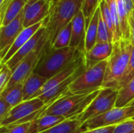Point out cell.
<instances>
[{
    "mask_svg": "<svg viewBox=\"0 0 134 133\" xmlns=\"http://www.w3.org/2000/svg\"><path fill=\"white\" fill-rule=\"evenodd\" d=\"M65 120L66 119L61 116L42 115L38 119L31 122L29 133H40L45 132Z\"/></svg>",
    "mask_w": 134,
    "mask_h": 133,
    "instance_id": "18",
    "label": "cell"
},
{
    "mask_svg": "<svg viewBox=\"0 0 134 133\" xmlns=\"http://www.w3.org/2000/svg\"><path fill=\"white\" fill-rule=\"evenodd\" d=\"M115 126H109V127H105V128L96 129L93 130H87V131H84L80 133H112L114 131Z\"/></svg>",
    "mask_w": 134,
    "mask_h": 133,
    "instance_id": "36",
    "label": "cell"
},
{
    "mask_svg": "<svg viewBox=\"0 0 134 133\" xmlns=\"http://www.w3.org/2000/svg\"><path fill=\"white\" fill-rule=\"evenodd\" d=\"M23 86L24 83H19L5 89L4 91L0 92V98L3 99L13 108L16 107L24 101Z\"/></svg>",
    "mask_w": 134,
    "mask_h": 133,
    "instance_id": "20",
    "label": "cell"
},
{
    "mask_svg": "<svg viewBox=\"0 0 134 133\" xmlns=\"http://www.w3.org/2000/svg\"><path fill=\"white\" fill-rule=\"evenodd\" d=\"M45 44L40 45L38 49H36L35 51L27 55L16 67V68L13 71L12 78L9 82L8 83L6 88L13 86L16 84L24 83V81L28 78V76H30L34 72L35 67L38 63L41 51Z\"/></svg>",
    "mask_w": 134,
    "mask_h": 133,
    "instance_id": "11",
    "label": "cell"
},
{
    "mask_svg": "<svg viewBox=\"0 0 134 133\" xmlns=\"http://www.w3.org/2000/svg\"><path fill=\"white\" fill-rule=\"evenodd\" d=\"M47 82V79L33 72L24 81L23 86V100H31L34 96L42 89Z\"/></svg>",
    "mask_w": 134,
    "mask_h": 133,
    "instance_id": "17",
    "label": "cell"
},
{
    "mask_svg": "<svg viewBox=\"0 0 134 133\" xmlns=\"http://www.w3.org/2000/svg\"><path fill=\"white\" fill-rule=\"evenodd\" d=\"M85 59H84V55L81 56L80 57H79L78 59H76L75 60H74L70 65H68L66 68H64L63 71H61L60 72H59L58 74H57L55 76H53V78H51L50 79L47 80V82L45 83V85L42 87V89L34 96V98H37L39 97L41 95L44 94L45 92L49 91L50 89H53L54 87H56L57 85H58L59 84H60L61 82H64L65 80H67L71 75H72L76 70L79 67V66L84 63Z\"/></svg>",
    "mask_w": 134,
    "mask_h": 133,
    "instance_id": "14",
    "label": "cell"
},
{
    "mask_svg": "<svg viewBox=\"0 0 134 133\" xmlns=\"http://www.w3.org/2000/svg\"><path fill=\"white\" fill-rule=\"evenodd\" d=\"M131 119H133V120H134V116H133V118H131Z\"/></svg>",
    "mask_w": 134,
    "mask_h": 133,
    "instance_id": "39",
    "label": "cell"
},
{
    "mask_svg": "<svg viewBox=\"0 0 134 133\" xmlns=\"http://www.w3.org/2000/svg\"><path fill=\"white\" fill-rule=\"evenodd\" d=\"M71 30L72 23L71 22L59 33L55 42L52 45V47L54 49H63L69 47L71 39Z\"/></svg>",
    "mask_w": 134,
    "mask_h": 133,
    "instance_id": "26",
    "label": "cell"
},
{
    "mask_svg": "<svg viewBox=\"0 0 134 133\" xmlns=\"http://www.w3.org/2000/svg\"><path fill=\"white\" fill-rule=\"evenodd\" d=\"M134 77V46L132 48V51H131V55H130V61H129V64L126 69V71L124 74V77L121 82L120 86H119V90L121 89H122L125 85H126L130 80Z\"/></svg>",
    "mask_w": 134,
    "mask_h": 133,
    "instance_id": "32",
    "label": "cell"
},
{
    "mask_svg": "<svg viewBox=\"0 0 134 133\" xmlns=\"http://www.w3.org/2000/svg\"><path fill=\"white\" fill-rule=\"evenodd\" d=\"M116 2H117L122 39L130 41V22H129V13L127 12L125 0H116Z\"/></svg>",
    "mask_w": 134,
    "mask_h": 133,
    "instance_id": "23",
    "label": "cell"
},
{
    "mask_svg": "<svg viewBox=\"0 0 134 133\" xmlns=\"http://www.w3.org/2000/svg\"><path fill=\"white\" fill-rule=\"evenodd\" d=\"M119 91L112 89H101L87 108L78 117L82 125L87 121L100 116L115 107Z\"/></svg>",
    "mask_w": 134,
    "mask_h": 133,
    "instance_id": "7",
    "label": "cell"
},
{
    "mask_svg": "<svg viewBox=\"0 0 134 133\" xmlns=\"http://www.w3.org/2000/svg\"><path fill=\"white\" fill-rule=\"evenodd\" d=\"M134 116V106L115 107L111 111L85 122L82 128L83 131L117 125Z\"/></svg>",
    "mask_w": 134,
    "mask_h": 133,
    "instance_id": "8",
    "label": "cell"
},
{
    "mask_svg": "<svg viewBox=\"0 0 134 133\" xmlns=\"http://www.w3.org/2000/svg\"><path fill=\"white\" fill-rule=\"evenodd\" d=\"M134 100V77L130 82L119 91L115 107H124Z\"/></svg>",
    "mask_w": 134,
    "mask_h": 133,
    "instance_id": "24",
    "label": "cell"
},
{
    "mask_svg": "<svg viewBox=\"0 0 134 133\" xmlns=\"http://www.w3.org/2000/svg\"><path fill=\"white\" fill-rule=\"evenodd\" d=\"M113 49V43L100 42L96 43L95 45L84 54L85 64L86 69L94 66L95 64L108 60Z\"/></svg>",
    "mask_w": 134,
    "mask_h": 133,
    "instance_id": "15",
    "label": "cell"
},
{
    "mask_svg": "<svg viewBox=\"0 0 134 133\" xmlns=\"http://www.w3.org/2000/svg\"><path fill=\"white\" fill-rule=\"evenodd\" d=\"M108 60L101 61L88 68L69 86L68 91L72 94H87L102 89Z\"/></svg>",
    "mask_w": 134,
    "mask_h": 133,
    "instance_id": "5",
    "label": "cell"
},
{
    "mask_svg": "<svg viewBox=\"0 0 134 133\" xmlns=\"http://www.w3.org/2000/svg\"><path fill=\"white\" fill-rule=\"evenodd\" d=\"M112 133H134V120L129 119L115 125Z\"/></svg>",
    "mask_w": 134,
    "mask_h": 133,
    "instance_id": "33",
    "label": "cell"
},
{
    "mask_svg": "<svg viewBox=\"0 0 134 133\" xmlns=\"http://www.w3.org/2000/svg\"><path fill=\"white\" fill-rule=\"evenodd\" d=\"M75 1L79 2H81V3H82V2H83V0H75Z\"/></svg>",
    "mask_w": 134,
    "mask_h": 133,
    "instance_id": "38",
    "label": "cell"
},
{
    "mask_svg": "<svg viewBox=\"0 0 134 133\" xmlns=\"http://www.w3.org/2000/svg\"><path fill=\"white\" fill-rule=\"evenodd\" d=\"M130 22V41L132 44V45L134 46V9L130 14L129 18Z\"/></svg>",
    "mask_w": 134,
    "mask_h": 133,
    "instance_id": "35",
    "label": "cell"
},
{
    "mask_svg": "<svg viewBox=\"0 0 134 133\" xmlns=\"http://www.w3.org/2000/svg\"><path fill=\"white\" fill-rule=\"evenodd\" d=\"M84 132L78 119H66L57 125L40 133H80Z\"/></svg>",
    "mask_w": 134,
    "mask_h": 133,
    "instance_id": "22",
    "label": "cell"
},
{
    "mask_svg": "<svg viewBox=\"0 0 134 133\" xmlns=\"http://www.w3.org/2000/svg\"><path fill=\"white\" fill-rule=\"evenodd\" d=\"M106 2L108 5L113 24H114V30H115V36H114V42L122 39V31L120 27V21H119V16L118 13V7H117V2L116 0H106Z\"/></svg>",
    "mask_w": 134,
    "mask_h": 133,
    "instance_id": "25",
    "label": "cell"
},
{
    "mask_svg": "<svg viewBox=\"0 0 134 133\" xmlns=\"http://www.w3.org/2000/svg\"><path fill=\"white\" fill-rule=\"evenodd\" d=\"M47 40L48 38H47V34H46V30L45 27V20H44V24L40 27V29L5 63L12 71H13L16 68V67L27 55H29L31 53L35 51L40 45L45 44L47 42Z\"/></svg>",
    "mask_w": 134,
    "mask_h": 133,
    "instance_id": "12",
    "label": "cell"
},
{
    "mask_svg": "<svg viewBox=\"0 0 134 133\" xmlns=\"http://www.w3.org/2000/svg\"><path fill=\"white\" fill-rule=\"evenodd\" d=\"M71 30V39L70 47L74 48L83 53H85V40L86 24L84 14L80 9L73 18Z\"/></svg>",
    "mask_w": 134,
    "mask_h": 133,
    "instance_id": "13",
    "label": "cell"
},
{
    "mask_svg": "<svg viewBox=\"0 0 134 133\" xmlns=\"http://www.w3.org/2000/svg\"><path fill=\"white\" fill-rule=\"evenodd\" d=\"M82 3L75 0H60L51 6L49 15L45 19L47 38L51 45L53 44L59 33L82 9Z\"/></svg>",
    "mask_w": 134,
    "mask_h": 133,
    "instance_id": "4",
    "label": "cell"
},
{
    "mask_svg": "<svg viewBox=\"0 0 134 133\" xmlns=\"http://www.w3.org/2000/svg\"><path fill=\"white\" fill-rule=\"evenodd\" d=\"M133 45L130 41L120 39L113 43V49L108 60L102 89L119 90L121 82L126 71Z\"/></svg>",
    "mask_w": 134,
    "mask_h": 133,
    "instance_id": "2",
    "label": "cell"
},
{
    "mask_svg": "<svg viewBox=\"0 0 134 133\" xmlns=\"http://www.w3.org/2000/svg\"><path fill=\"white\" fill-rule=\"evenodd\" d=\"M102 0H83L82 5V11L86 19V26L90 23L97 9L99 8Z\"/></svg>",
    "mask_w": 134,
    "mask_h": 133,
    "instance_id": "28",
    "label": "cell"
},
{
    "mask_svg": "<svg viewBox=\"0 0 134 133\" xmlns=\"http://www.w3.org/2000/svg\"><path fill=\"white\" fill-rule=\"evenodd\" d=\"M12 109L13 107L9 103H7L3 99L0 98V122L5 119Z\"/></svg>",
    "mask_w": 134,
    "mask_h": 133,
    "instance_id": "34",
    "label": "cell"
},
{
    "mask_svg": "<svg viewBox=\"0 0 134 133\" xmlns=\"http://www.w3.org/2000/svg\"><path fill=\"white\" fill-rule=\"evenodd\" d=\"M49 104H45L38 97L23 101L10 111L5 119L0 122V126L33 122L42 116L43 111Z\"/></svg>",
    "mask_w": 134,
    "mask_h": 133,
    "instance_id": "6",
    "label": "cell"
},
{
    "mask_svg": "<svg viewBox=\"0 0 134 133\" xmlns=\"http://www.w3.org/2000/svg\"><path fill=\"white\" fill-rule=\"evenodd\" d=\"M31 122L1 127V133H29Z\"/></svg>",
    "mask_w": 134,
    "mask_h": 133,
    "instance_id": "30",
    "label": "cell"
},
{
    "mask_svg": "<svg viewBox=\"0 0 134 133\" xmlns=\"http://www.w3.org/2000/svg\"><path fill=\"white\" fill-rule=\"evenodd\" d=\"M28 0H10L6 6L3 17L0 20L1 26H5L16 19L24 10Z\"/></svg>",
    "mask_w": 134,
    "mask_h": 133,
    "instance_id": "21",
    "label": "cell"
},
{
    "mask_svg": "<svg viewBox=\"0 0 134 133\" xmlns=\"http://www.w3.org/2000/svg\"><path fill=\"white\" fill-rule=\"evenodd\" d=\"M84 54L70 46L54 49L47 40L41 51L34 72L49 80Z\"/></svg>",
    "mask_w": 134,
    "mask_h": 133,
    "instance_id": "1",
    "label": "cell"
},
{
    "mask_svg": "<svg viewBox=\"0 0 134 133\" xmlns=\"http://www.w3.org/2000/svg\"><path fill=\"white\" fill-rule=\"evenodd\" d=\"M44 20L35 24L33 26L24 28V30L20 33V34L17 36V38L15 39V41L13 42L12 46L10 47V49H9V51L7 52L6 55L5 56V57L1 60V63H5L7 61H9L16 53V52L24 45L27 43V42L40 29V27L44 24Z\"/></svg>",
    "mask_w": 134,
    "mask_h": 133,
    "instance_id": "16",
    "label": "cell"
},
{
    "mask_svg": "<svg viewBox=\"0 0 134 133\" xmlns=\"http://www.w3.org/2000/svg\"><path fill=\"white\" fill-rule=\"evenodd\" d=\"M100 42H111L107 25L102 17L101 13H100V16H99L97 38V43H100Z\"/></svg>",
    "mask_w": 134,
    "mask_h": 133,
    "instance_id": "29",
    "label": "cell"
},
{
    "mask_svg": "<svg viewBox=\"0 0 134 133\" xmlns=\"http://www.w3.org/2000/svg\"><path fill=\"white\" fill-rule=\"evenodd\" d=\"M100 90L82 95L72 94L68 90L50 103L43 111L42 116L56 115L64 117L65 119H77L97 96Z\"/></svg>",
    "mask_w": 134,
    "mask_h": 133,
    "instance_id": "3",
    "label": "cell"
},
{
    "mask_svg": "<svg viewBox=\"0 0 134 133\" xmlns=\"http://www.w3.org/2000/svg\"><path fill=\"white\" fill-rule=\"evenodd\" d=\"M129 106H134V100L133 101H132V102L130 103V104Z\"/></svg>",
    "mask_w": 134,
    "mask_h": 133,
    "instance_id": "37",
    "label": "cell"
},
{
    "mask_svg": "<svg viewBox=\"0 0 134 133\" xmlns=\"http://www.w3.org/2000/svg\"><path fill=\"white\" fill-rule=\"evenodd\" d=\"M13 75V71L6 63H1L0 69V92L5 90Z\"/></svg>",
    "mask_w": 134,
    "mask_h": 133,
    "instance_id": "31",
    "label": "cell"
},
{
    "mask_svg": "<svg viewBox=\"0 0 134 133\" xmlns=\"http://www.w3.org/2000/svg\"><path fill=\"white\" fill-rule=\"evenodd\" d=\"M51 9L49 0H28L24 9V27L37 24L48 17Z\"/></svg>",
    "mask_w": 134,
    "mask_h": 133,
    "instance_id": "9",
    "label": "cell"
},
{
    "mask_svg": "<svg viewBox=\"0 0 134 133\" xmlns=\"http://www.w3.org/2000/svg\"><path fill=\"white\" fill-rule=\"evenodd\" d=\"M100 13L102 15V17L107 25L109 35L111 40V42L113 43L114 42V36H115V30H114V24L111 18V15L108 8V5L106 2V0H102L100 4Z\"/></svg>",
    "mask_w": 134,
    "mask_h": 133,
    "instance_id": "27",
    "label": "cell"
},
{
    "mask_svg": "<svg viewBox=\"0 0 134 133\" xmlns=\"http://www.w3.org/2000/svg\"><path fill=\"white\" fill-rule=\"evenodd\" d=\"M133 1V4H134V0H132Z\"/></svg>",
    "mask_w": 134,
    "mask_h": 133,
    "instance_id": "40",
    "label": "cell"
},
{
    "mask_svg": "<svg viewBox=\"0 0 134 133\" xmlns=\"http://www.w3.org/2000/svg\"><path fill=\"white\" fill-rule=\"evenodd\" d=\"M100 13V8L97 9L90 23L86 26V40H85V53L90 51L97 43V31H98V21Z\"/></svg>",
    "mask_w": 134,
    "mask_h": 133,
    "instance_id": "19",
    "label": "cell"
},
{
    "mask_svg": "<svg viewBox=\"0 0 134 133\" xmlns=\"http://www.w3.org/2000/svg\"><path fill=\"white\" fill-rule=\"evenodd\" d=\"M24 10L5 26L0 27V59L5 57L13 42L24 30Z\"/></svg>",
    "mask_w": 134,
    "mask_h": 133,
    "instance_id": "10",
    "label": "cell"
}]
</instances>
